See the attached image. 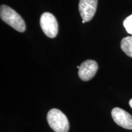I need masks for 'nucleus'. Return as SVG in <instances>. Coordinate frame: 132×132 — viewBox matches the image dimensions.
I'll list each match as a JSON object with an SVG mask.
<instances>
[{
  "instance_id": "1",
  "label": "nucleus",
  "mask_w": 132,
  "mask_h": 132,
  "mask_svg": "<svg viewBox=\"0 0 132 132\" xmlns=\"http://www.w3.org/2000/svg\"><path fill=\"white\" fill-rule=\"evenodd\" d=\"M1 19L6 23L19 32H24L26 29V24L21 16L14 9L6 5L1 6L0 10Z\"/></svg>"
},
{
  "instance_id": "4",
  "label": "nucleus",
  "mask_w": 132,
  "mask_h": 132,
  "mask_svg": "<svg viewBox=\"0 0 132 132\" xmlns=\"http://www.w3.org/2000/svg\"><path fill=\"white\" fill-rule=\"evenodd\" d=\"M98 0H80L79 11L86 22L92 19L96 12Z\"/></svg>"
},
{
  "instance_id": "8",
  "label": "nucleus",
  "mask_w": 132,
  "mask_h": 132,
  "mask_svg": "<svg viewBox=\"0 0 132 132\" xmlns=\"http://www.w3.org/2000/svg\"><path fill=\"white\" fill-rule=\"evenodd\" d=\"M123 26L126 29L127 32L132 35V14L124 20Z\"/></svg>"
},
{
  "instance_id": "2",
  "label": "nucleus",
  "mask_w": 132,
  "mask_h": 132,
  "mask_svg": "<svg viewBox=\"0 0 132 132\" xmlns=\"http://www.w3.org/2000/svg\"><path fill=\"white\" fill-rule=\"evenodd\" d=\"M47 121L55 132H68L69 123L66 116L56 108L50 110L47 114Z\"/></svg>"
},
{
  "instance_id": "6",
  "label": "nucleus",
  "mask_w": 132,
  "mask_h": 132,
  "mask_svg": "<svg viewBox=\"0 0 132 132\" xmlns=\"http://www.w3.org/2000/svg\"><path fill=\"white\" fill-rule=\"evenodd\" d=\"M78 69L79 77L81 80L86 81L91 80L96 74L98 64L95 61L89 59L82 62Z\"/></svg>"
},
{
  "instance_id": "7",
  "label": "nucleus",
  "mask_w": 132,
  "mask_h": 132,
  "mask_svg": "<svg viewBox=\"0 0 132 132\" xmlns=\"http://www.w3.org/2000/svg\"><path fill=\"white\" fill-rule=\"evenodd\" d=\"M120 47L127 55L132 57V36L123 38L120 43Z\"/></svg>"
},
{
  "instance_id": "5",
  "label": "nucleus",
  "mask_w": 132,
  "mask_h": 132,
  "mask_svg": "<svg viewBox=\"0 0 132 132\" xmlns=\"http://www.w3.org/2000/svg\"><path fill=\"white\" fill-rule=\"evenodd\" d=\"M114 121L118 125L125 128L132 130V116L120 108H114L111 111Z\"/></svg>"
},
{
  "instance_id": "10",
  "label": "nucleus",
  "mask_w": 132,
  "mask_h": 132,
  "mask_svg": "<svg viewBox=\"0 0 132 132\" xmlns=\"http://www.w3.org/2000/svg\"><path fill=\"white\" fill-rule=\"evenodd\" d=\"M85 22H86V21H85V20H82V23H85Z\"/></svg>"
},
{
  "instance_id": "3",
  "label": "nucleus",
  "mask_w": 132,
  "mask_h": 132,
  "mask_svg": "<svg viewBox=\"0 0 132 132\" xmlns=\"http://www.w3.org/2000/svg\"><path fill=\"white\" fill-rule=\"evenodd\" d=\"M40 27L43 32L47 37L54 38L58 32V24L56 19L53 15L45 12L41 15L40 20Z\"/></svg>"
},
{
  "instance_id": "9",
  "label": "nucleus",
  "mask_w": 132,
  "mask_h": 132,
  "mask_svg": "<svg viewBox=\"0 0 132 132\" xmlns=\"http://www.w3.org/2000/svg\"><path fill=\"white\" fill-rule=\"evenodd\" d=\"M129 105H130V107H131V108H132V98L131 99V100H130V102H129Z\"/></svg>"
}]
</instances>
